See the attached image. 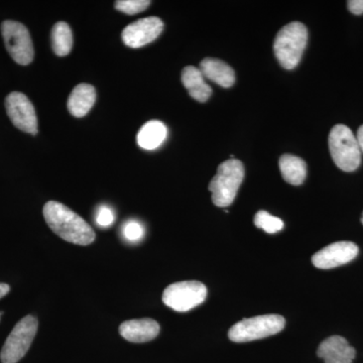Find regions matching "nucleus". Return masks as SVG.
<instances>
[{
  "label": "nucleus",
  "mask_w": 363,
  "mask_h": 363,
  "mask_svg": "<svg viewBox=\"0 0 363 363\" xmlns=\"http://www.w3.org/2000/svg\"><path fill=\"white\" fill-rule=\"evenodd\" d=\"M50 228L62 240L78 245H89L95 240L94 230L77 213L62 203L49 201L43 210Z\"/></svg>",
  "instance_id": "obj_1"
},
{
  "label": "nucleus",
  "mask_w": 363,
  "mask_h": 363,
  "mask_svg": "<svg viewBox=\"0 0 363 363\" xmlns=\"http://www.w3.org/2000/svg\"><path fill=\"white\" fill-rule=\"evenodd\" d=\"M308 42L307 28L302 23L293 21L284 26L274 42L276 58L283 68L292 70L300 63Z\"/></svg>",
  "instance_id": "obj_2"
},
{
  "label": "nucleus",
  "mask_w": 363,
  "mask_h": 363,
  "mask_svg": "<svg viewBox=\"0 0 363 363\" xmlns=\"http://www.w3.org/2000/svg\"><path fill=\"white\" fill-rule=\"evenodd\" d=\"M245 179V167L236 159L222 162L217 174L209 184L212 201L217 207H228L233 204L238 189Z\"/></svg>",
  "instance_id": "obj_3"
},
{
  "label": "nucleus",
  "mask_w": 363,
  "mask_h": 363,
  "mask_svg": "<svg viewBox=\"0 0 363 363\" xmlns=\"http://www.w3.org/2000/svg\"><path fill=\"white\" fill-rule=\"evenodd\" d=\"M329 150L336 166L344 172H353L362 162V150L357 136L344 124L334 126L329 135Z\"/></svg>",
  "instance_id": "obj_4"
},
{
  "label": "nucleus",
  "mask_w": 363,
  "mask_h": 363,
  "mask_svg": "<svg viewBox=\"0 0 363 363\" xmlns=\"http://www.w3.org/2000/svg\"><path fill=\"white\" fill-rule=\"evenodd\" d=\"M285 318L279 315L248 318L233 325L228 332V337L236 343L259 340L279 333L285 328Z\"/></svg>",
  "instance_id": "obj_5"
},
{
  "label": "nucleus",
  "mask_w": 363,
  "mask_h": 363,
  "mask_svg": "<svg viewBox=\"0 0 363 363\" xmlns=\"http://www.w3.org/2000/svg\"><path fill=\"white\" fill-rule=\"evenodd\" d=\"M38 326L37 318L32 315L23 318L14 326L0 353L2 363H16L25 357L37 334Z\"/></svg>",
  "instance_id": "obj_6"
},
{
  "label": "nucleus",
  "mask_w": 363,
  "mask_h": 363,
  "mask_svg": "<svg viewBox=\"0 0 363 363\" xmlns=\"http://www.w3.org/2000/svg\"><path fill=\"white\" fill-rule=\"evenodd\" d=\"M207 297V288L197 281H179L167 286L162 302L177 312H188L201 305Z\"/></svg>",
  "instance_id": "obj_7"
},
{
  "label": "nucleus",
  "mask_w": 363,
  "mask_h": 363,
  "mask_svg": "<svg viewBox=\"0 0 363 363\" xmlns=\"http://www.w3.org/2000/svg\"><path fill=\"white\" fill-rule=\"evenodd\" d=\"M1 33L7 52L13 61L23 66L32 63L35 56L32 38L23 23L4 21L1 25Z\"/></svg>",
  "instance_id": "obj_8"
},
{
  "label": "nucleus",
  "mask_w": 363,
  "mask_h": 363,
  "mask_svg": "<svg viewBox=\"0 0 363 363\" xmlns=\"http://www.w3.org/2000/svg\"><path fill=\"white\" fill-rule=\"evenodd\" d=\"M6 113L16 128L30 135L38 133L35 107L25 94L11 92L6 99Z\"/></svg>",
  "instance_id": "obj_9"
},
{
  "label": "nucleus",
  "mask_w": 363,
  "mask_h": 363,
  "mask_svg": "<svg viewBox=\"0 0 363 363\" xmlns=\"http://www.w3.org/2000/svg\"><path fill=\"white\" fill-rule=\"evenodd\" d=\"M359 250L351 241H338L322 248L312 257V262L317 269H330L344 266L357 257Z\"/></svg>",
  "instance_id": "obj_10"
},
{
  "label": "nucleus",
  "mask_w": 363,
  "mask_h": 363,
  "mask_svg": "<svg viewBox=\"0 0 363 363\" xmlns=\"http://www.w3.org/2000/svg\"><path fill=\"white\" fill-rule=\"evenodd\" d=\"M164 30V23L156 16L142 18L124 28L123 40L128 47L138 49L154 42Z\"/></svg>",
  "instance_id": "obj_11"
},
{
  "label": "nucleus",
  "mask_w": 363,
  "mask_h": 363,
  "mask_svg": "<svg viewBox=\"0 0 363 363\" xmlns=\"http://www.w3.org/2000/svg\"><path fill=\"white\" fill-rule=\"evenodd\" d=\"M317 355L324 359L325 363H352L357 351L342 336L334 335L320 344Z\"/></svg>",
  "instance_id": "obj_12"
},
{
  "label": "nucleus",
  "mask_w": 363,
  "mask_h": 363,
  "mask_svg": "<svg viewBox=\"0 0 363 363\" xmlns=\"http://www.w3.org/2000/svg\"><path fill=\"white\" fill-rule=\"evenodd\" d=\"M119 333L130 342H149L159 335L160 325L149 318L128 320L119 326Z\"/></svg>",
  "instance_id": "obj_13"
},
{
  "label": "nucleus",
  "mask_w": 363,
  "mask_h": 363,
  "mask_svg": "<svg viewBox=\"0 0 363 363\" xmlns=\"http://www.w3.org/2000/svg\"><path fill=\"white\" fill-rule=\"evenodd\" d=\"M203 76L223 88L231 87L235 82V73L225 62L221 60L206 58L200 63Z\"/></svg>",
  "instance_id": "obj_14"
},
{
  "label": "nucleus",
  "mask_w": 363,
  "mask_h": 363,
  "mask_svg": "<svg viewBox=\"0 0 363 363\" xmlns=\"http://www.w3.org/2000/svg\"><path fill=\"white\" fill-rule=\"evenodd\" d=\"M96 101V90L92 85L79 84L72 91L68 99V109L72 116L84 117Z\"/></svg>",
  "instance_id": "obj_15"
},
{
  "label": "nucleus",
  "mask_w": 363,
  "mask_h": 363,
  "mask_svg": "<svg viewBox=\"0 0 363 363\" xmlns=\"http://www.w3.org/2000/svg\"><path fill=\"white\" fill-rule=\"evenodd\" d=\"M182 82L189 94L198 102H206L212 94V89L205 82L204 76L200 69L188 66L182 72Z\"/></svg>",
  "instance_id": "obj_16"
},
{
  "label": "nucleus",
  "mask_w": 363,
  "mask_h": 363,
  "mask_svg": "<svg viewBox=\"0 0 363 363\" xmlns=\"http://www.w3.org/2000/svg\"><path fill=\"white\" fill-rule=\"evenodd\" d=\"M168 135L166 125L159 121H150L143 124L136 136L138 145L143 150H152L161 147Z\"/></svg>",
  "instance_id": "obj_17"
},
{
  "label": "nucleus",
  "mask_w": 363,
  "mask_h": 363,
  "mask_svg": "<svg viewBox=\"0 0 363 363\" xmlns=\"http://www.w3.org/2000/svg\"><path fill=\"white\" fill-rule=\"evenodd\" d=\"M279 169L286 183L298 186L304 183L307 177V164L304 160L293 155H283L279 159Z\"/></svg>",
  "instance_id": "obj_18"
},
{
  "label": "nucleus",
  "mask_w": 363,
  "mask_h": 363,
  "mask_svg": "<svg viewBox=\"0 0 363 363\" xmlns=\"http://www.w3.org/2000/svg\"><path fill=\"white\" fill-rule=\"evenodd\" d=\"M52 51L59 57H65L73 48V35L68 23L59 21L52 26Z\"/></svg>",
  "instance_id": "obj_19"
},
{
  "label": "nucleus",
  "mask_w": 363,
  "mask_h": 363,
  "mask_svg": "<svg viewBox=\"0 0 363 363\" xmlns=\"http://www.w3.org/2000/svg\"><path fill=\"white\" fill-rule=\"evenodd\" d=\"M255 225L267 233L272 234L279 233L284 228V222L278 217L272 216L269 212L262 210L255 214Z\"/></svg>",
  "instance_id": "obj_20"
},
{
  "label": "nucleus",
  "mask_w": 363,
  "mask_h": 363,
  "mask_svg": "<svg viewBox=\"0 0 363 363\" xmlns=\"http://www.w3.org/2000/svg\"><path fill=\"white\" fill-rule=\"evenodd\" d=\"M150 4L149 0H118L116 2V9L121 13L133 16L145 11Z\"/></svg>",
  "instance_id": "obj_21"
},
{
  "label": "nucleus",
  "mask_w": 363,
  "mask_h": 363,
  "mask_svg": "<svg viewBox=\"0 0 363 363\" xmlns=\"http://www.w3.org/2000/svg\"><path fill=\"white\" fill-rule=\"evenodd\" d=\"M123 231L124 238L131 242H136V241L142 240L143 234H145L142 224L136 221L126 222Z\"/></svg>",
  "instance_id": "obj_22"
},
{
  "label": "nucleus",
  "mask_w": 363,
  "mask_h": 363,
  "mask_svg": "<svg viewBox=\"0 0 363 363\" xmlns=\"http://www.w3.org/2000/svg\"><path fill=\"white\" fill-rule=\"evenodd\" d=\"M96 222L100 227H108L114 222V213L111 208L100 207L97 211Z\"/></svg>",
  "instance_id": "obj_23"
},
{
  "label": "nucleus",
  "mask_w": 363,
  "mask_h": 363,
  "mask_svg": "<svg viewBox=\"0 0 363 363\" xmlns=\"http://www.w3.org/2000/svg\"><path fill=\"white\" fill-rule=\"evenodd\" d=\"M347 7L351 13L360 16L363 13V0H350Z\"/></svg>",
  "instance_id": "obj_24"
},
{
  "label": "nucleus",
  "mask_w": 363,
  "mask_h": 363,
  "mask_svg": "<svg viewBox=\"0 0 363 363\" xmlns=\"http://www.w3.org/2000/svg\"><path fill=\"white\" fill-rule=\"evenodd\" d=\"M357 138L360 150L363 152V125L360 126L359 130H358Z\"/></svg>",
  "instance_id": "obj_25"
},
{
  "label": "nucleus",
  "mask_w": 363,
  "mask_h": 363,
  "mask_svg": "<svg viewBox=\"0 0 363 363\" xmlns=\"http://www.w3.org/2000/svg\"><path fill=\"white\" fill-rule=\"evenodd\" d=\"M9 290H11V288H9V285H6V284L0 283V298H4V296H6L7 294H9Z\"/></svg>",
  "instance_id": "obj_26"
},
{
  "label": "nucleus",
  "mask_w": 363,
  "mask_h": 363,
  "mask_svg": "<svg viewBox=\"0 0 363 363\" xmlns=\"http://www.w3.org/2000/svg\"><path fill=\"white\" fill-rule=\"evenodd\" d=\"M362 223L363 224V212H362Z\"/></svg>",
  "instance_id": "obj_27"
},
{
  "label": "nucleus",
  "mask_w": 363,
  "mask_h": 363,
  "mask_svg": "<svg viewBox=\"0 0 363 363\" xmlns=\"http://www.w3.org/2000/svg\"><path fill=\"white\" fill-rule=\"evenodd\" d=\"M0 316H1V313H0Z\"/></svg>",
  "instance_id": "obj_28"
}]
</instances>
